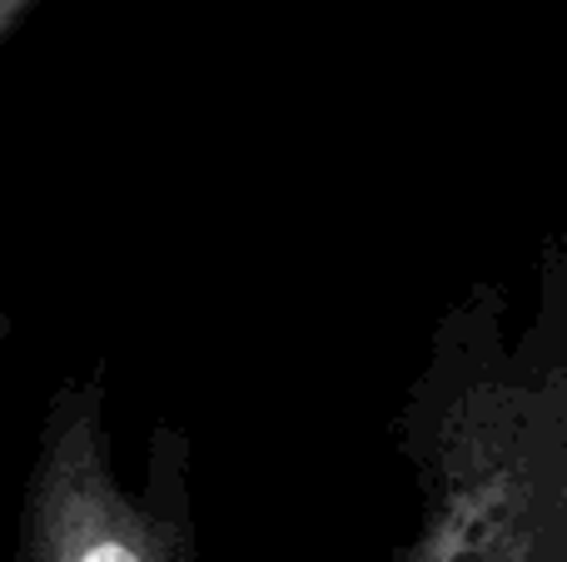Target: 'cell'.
Instances as JSON below:
<instances>
[{
    "instance_id": "1",
    "label": "cell",
    "mask_w": 567,
    "mask_h": 562,
    "mask_svg": "<svg viewBox=\"0 0 567 562\" xmlns=\"http://www.w3.org/2000/svg\"><path fill=\"white\" fill-rule=\"evenodd\" d=\"M16 562H195L185 483H150L145 498L120 483L95 378H65L50 394Z\"/></svg>"
},
{
    "instance_id": "2",
    "label": "cell",
    "mask_w": 567,
    "mask_h": 562,
    "mask_svg": "<svg viewBox=\"0 0 567 562\" xmlns=\"http://www.w3.org/2000/svg\"><path fill=\"white\" fill-rule=\"evenodd\" d=\"M30 6H35V0H0V50L10 45V35L20 30V20L30 15Z\"/></svg>"
}]
</instances>
